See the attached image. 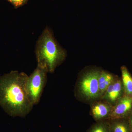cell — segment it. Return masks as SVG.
Masks as SVG:
<instances>
[{
	"label": "cell",
	"mask_w": 132,
	"mask_h": 132,
	"mask_svg": "<svg viewBox=\"0 0 132 132\" xmlns=\"http://www.w3.org/2000/svg\"><path fill=\"white\" fill-rule=\"evenodd\" d=\"M28 76L15 71L0 77V105L11 116L25 118L32 109L26 89Z\"/></svg>",
	"instance_id": "1"
},
{
	"label": "cell",
	"mask_w": 132,
	"mask_h": 132,
	"mask_svg": "<svg viewBox=\"0 0 132 132\" xmlns=\"http://www.w3.org/2000/svg\"><path fill=\"white\" fill-rule=\"evenodd\" d=\"M35 52L37 66L47 73L53 72L66 57L65 51L59 46L52 30L48 27L45 28L39 37Z\"/></svg>",
	"instance_id": "2"
},
{
	"label": "cell",
	"mask_w": 132,
	"mask_h": 132,
	"mask_svg": "<svg viewBox=\"0 0 132 132\" xmlns=\"http://www.w3.org/2000/svg\"><path fill=\"white\" fill-rule=\"evenodd\" d=\"M101 71L97 68H91L80 74L74 90L75 97L78 100L91 104L101 99L98 84Z\"/></svg>",
	"instance_id": "3"
},
{
	"label": "cell",
	"mask_w": 132,
	"mask_h": 132,
	"mask_svg": "<svg viewBox=\"0 0 132 132\" xmlns=\"http://www.w3.org/2000/svg\"><path fill=\"white\" fill-rule=\"evenodd\" d=\"M47 72L37 66L28 76L26 89L31 102L34 105L39 103L47 82Z\"/></svg>",
	"instance_id": "4"
},
{
	"label": "cell",
	"mask_w": 132,
	"mask_h": 132,
	"mask_svg": "<svg viewBox=\"0 0 132 132\" xmlns=\"http://www.w3.org/2000/svg\"><path fill=\"white\" fill-rule=\"evenodd\" d=\"M90 105V113L96 122L108 120L113 106L102 99L93 102Z\"/></svg>",
	"instance_id": "5"
},
{
	"label": "cell",
	"mask_w": 132,
	"mask_h": 132,
	"mask_svg": "<svg viewBox=\"0 0 132 132\" xmlns=\"http://www.w3.org/2000/svg\"><path fill=\"white\" fill-rule=\"evenodd\" d=\"M132 113V97L124 95L113 106L109 119H128Z\"/></svg>",
	"instance_id": "6"
},
{
	"label": "cell",
	"mask_w": 132,
	"mask_h": 132,
	"mask_svg": "<svg viewBox=\"0 0 132 132\" xmlns=\"http://www.w3.org/2000/svg\"><path fill=\"white\" fill-rule=\"evenodd\" d=\"M124 96V89L121 78L116 76L101 99L107 101L113 106Z\"/></svg>",
	"instance_id": "7"
},
{
	"label": "cell",
	"mask_w": 132,
	"mask_h": 132,
	"mask_svg": "<svg viewBox=\"0 0 132 132\" xmlns=\"http://www.w3.org/2000/svg\"><path fill=\"white\" fill-rule=\"evenodd\" d=\"M110 132H132L128 119L108 120Z\"/></svg>",
	"instance_id": "8"
},
{
	"label": "cell",
	"mask_w": 132,
	"mask_h": 132,
	"mask_svg": "<svg viewBox=\"0 0 132 132\" xmlns=\"http://www.w3.org/2000/svg\"><path fill=\"white\" fill-rule=\"evenodd\" d=\"M116 76L107 71L101 70L98 79L99 93L101 98L104 95L109 86L115 79Z\"/></svg>",
	"instance_id": "9"
},
{
	"label": "cell",
	"mask_w": 132,
	"mask_h": 132,
	"mask_svg": "<svg viewBox=\"0 0 132 132\" xmlns=\"http://www.w3.org/2000/svg\"><path fill=\"white\" fill-rule=\"evenodd\" d=\"M121 80L123 84L124 95L132 97V76L125 66L121 67Z\"/></svg>",
	"instance_id": "10"
},
{
	"label": "cell",
	"mask_w": 132,
	"mask_h": 132,
	"mask_svg": "<svg viewBox=\"0 0 132 132\" xmlns=\"http://www.w3.org/2000/svg\"><path fill=\"white\" fill-rule=\"evenodd\" d=\"M86 132H110L108 120L96 122L88 129Z\"/></svg>",
	"instance_id": "11"
},
{
	"label": "cell",
	"mask_w": 132,
	"mask_h": 132,
	"mask_svg": "<svg viewBox=\"0 0 132 132\" xmlns=\"http://www.w3.org/2000/svg\"><path fill=\"white\" fill-rule=\"evenodd\" d=\"M15 8L19 7L26 3L28 0H7Z\"/></svg>",
	"instance_id": "12"
},
{
	"label": "cell",
	"mask_w": 132,
	"mask_h": 132,
	"mask_svg": "<svg viewBox=\"0 0 132 132\" xmlns=\"http://www.w3.org/2000/svg\"><path fill=\"white\" fill-rule=\"evenodd\" d=\"M128 120H129L130 127H131L132 132V113L131 114V115H130V117L128 118Z\"/></svg>",
	"instance_id": "13"
}]
</instances>
